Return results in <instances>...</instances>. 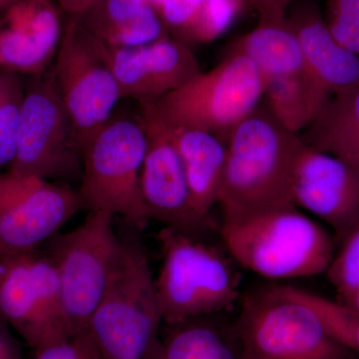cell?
Listing matches in <instances>:
<instances>
[{"label": "cell", "instance_id": "cell-13", "mask_svg": "<svg viewBox=\"0 0 359 359\" xmlns=\"http://www.w3.org/2000/svg\"><path fill=\"white\" fill-rule=\"evenodd\" d=\"M140 117L147 147L141 171V193L149 219L192 237L219 231L214 219L202 218L193 207L185 169L169 125L154 104H141Z\"/></svg>", "mask_w": 359, "mask_h": 359}, {"label": "cell", "instance_id": "cell-30", "mask_svg": "<svg viewBox=\"0 0 359 359\" xmlns=\"http://www.w3.org/2000/svg\"><path fill=\"white\" fill-rule=\"evenodd\" d=\"M34 359H101L87 332L37 351Z\"/></svg>", "mask_w": 359, "mask_h": 359}, {"label": "cell", "instance_id": "cell-31", "mask_svg": "<svg viewBox=\"0 0 359 359\" xmlns=\"http://www.w3.org/2000/svg\"><path fill=\"white\" fill-rule=\"evenodd\" d=\"M294 0H250V6L259 13V22L280 23L285 21L287 11Z\"/></svg>", "mask_w": 359, "mask_h": 359}, {"label": "cell", "instance_id": "cell-23", "mask_svg": "<svg viewBox=\"0 0 359 359\" xmlns=\"http://www.w3.org/2000/svg\"><path fill=\"white\" fill-rule=\"evenodd\" d=\"M170 327L149 359H238V348L212 325L192 320Z\"/></svg>", "mask_w": 359, "mask_h": 359}, {"label": "cell", "instance_id": "cell-11", "mask_svg": "<svg viewBox=\"0 0 359 359\" xmlns=\"http://www.w3.org/2000/svg\"><path fill=\"white\" fill-rule=\"evenodd\" d=\"M0 314L36 353L72 339L57 269L48 254L0 255Z\"/></svg>", "mask_w": 359, "mask_h": 359}, {"label": "cell", "instance_id": "cell-33", "mask_svg": "<svg viewBox=\"0 0 359 359\" xmlns=\"http://www.w3.org/2000/svg\"><path fill=\"white\" fill-rule=\"evenodd\" d=\"M57 6L73 18L83 15L90 9L93 8L101 0H54Z\"/></svg>", "mask_w": 359, "mask_h": 359}, {"label": "cell", "instance_id": "cell-14", "mask_svg": "<svg viewBox=\"0 0 359 359\" xmlns=\"http://www.w3.org/2000/svg\"><path fill=\"white\" fill-rule=\"evenodd\" d=\"M294 205L330 224L339 240L359 226V176L346 163L304 142L292 178Z\"/></svg>", "mask_w": 359, "mask_h": 359}, {"label": "cell", "instance_id": "cell-24", "mask_svg": "<svg viewBox=\"0 0 359 359\" xmlns=\"http://www.w3.org/2000/svg\"><path fill=\"white\" fill-rule=\"evenodd\" d=\"M290 294L304 302L320 316L328 332L342 346L359 354V313L327 297L297 289L285 287Z\"/></svg>", "mask_w": 359, "mask_h": 359}, {"label": "cell", "instance_id": "cell-8", "mask_svg": "<svg viewBox=\"0 0 359 359\" xmlns=\"http://www.w3.org/2000/svg\"><path fill=\"white\" fill-rule=\"evenodd\" d=\"M53 74L80 153L113 118L122 100L109 46L73 18L63 29Z\"/></svg>", "mask_w": 359, "mask_h": 359}, {"label": "cell", "instance_id": "cell-7", "mask_svg": "<svg viewBox=\"0 0 359 359\" xmlns=\"http://www.w3.org/2000/svg\"><path fill=\"white\" fill-rule=\"evenodd\" d=\"M266 82L245 56L226 54L219 65L195 76L154 104L172 127L203 130L226 144L233 130L257 109Z\"/></svg>", "mask_w": 359, "mask_h": 359}, {"label": "cell", "instance_id": "cell-27", "mask_svg": "<svg viewBox=\"0 0 359 359\" xmlns=\"http://www.w3.org/2000/svg\"><path fill=\"white\" fill-rule=\"evenodd\" d=\"M323 16L337 41L359 56V0H327Z\"/></svg>", "mask_w": 359, "mask_h": 359}, {"label": "cell", "instance_id": "cell-29", "mask_svg": "<svg viewBox=\"0 0 359 359\" xmlns=\"http://www.w3.org/2000/svg\"><path fill=\"white\" fill-rule=\"evenodd\" d=\"M205 0H161L157 11L167 29L184 41L197 20Z\"/></svg>", "mask_w": 359, "mask_h": 359}, {"label": "cell", "instance_id": "cell-36", "mask_svg": "<svg viewBox=\"0 0 359 359\" xmlns=\"http://www.w3.org/2000/svg\"><path fill=\"white\" fill-rule=\"evenodd\" d=\"M245 7L250 6V0H240Z\"/></svg>", "mask_w": 359, "mask_h": 359}, {"label": "cell", "instance_id": "cell-10", "mask_svg": "<svg viewBox=\"0 0 359 359\" xmlns=\"http://www.w3.org/2000/svg\"><path fill=\"white\" fill-rule=\"evenodd\" d=\"M7 171L62 183L81 179V153L53 70L33 76L25 88L15 157Z\"/></svg>", "mask_w": 359, "mask_h": 359}, {"label": "cell", "instance_id": "cell-25", "mask_svg": "<svg viewBox=\"0 0 359 359\" xmlns=\"http://www.w3.org/2000/svg\"><path fill=\"white\" fill-rule=\"evenodd\" d=\"M23 94L18 75L0 72V172L15 157Z\"/></svg>", "mask_w": 359, "mask_h": 359}, {"label": "cell", "instance_id": "cell-19", "mask_svg": "<svg viewBox=\"0 0 359 359\" xmlns=\"http://www.w3.org/2000/svg\"><path fill=\"white\" fill-rule=\"evenodd\" d=\"M77 18L115 48L143 46L168 36L159 13L146 0H101Z\"/></svg>", "mask_w": 359, "mask_h": 359}, {"label": "cell", "instance_id": "cell-18", "mask_svg": "<svg viewBox=\"0 0 359 359\" xmlns=\"http://www.w3.org/2000/svg\"><path fill=\"white\" fill-rule=\"evenodd\" d=\"M190 189L194 209L202 218L212 219L218 204L226 162V144L203 130L170 126Z\"/></svg>", "mask_w": 359, "mask_h": 359}, {"label": "cell", "instance_id": "cell-6", "mask_svg": "<svg viewBox=\"0 0 359 359\" xmlns=\"http://www.w3.org/2000/svg\"><path fill=\"white\" fill-rule=\"evenodd\" d=\"M147 147L140 117H114L82 153L78 189L84 209L122 217L137 230L147 226L141 171Z\"/></svg>", "mask_w": 359, "mask_h": 359}, {"label": "cell", "instance_id": "cell-1", "mask_svg": "<svg viewBox=\"0 0 359 359\" xmlns=\"http://www.w3.org/2000/svg\"><path fill=\"white\" fill-rule=\"evenodd\" d=\"M304 141L256 110L226 142V162L218 204L224 219L295 205L292 170Z\"/></svg>", "mask_w": 359, "mask_h": 359}, {"label": "cell", "instance_id": "cell-22", "mask_svg": "<svg viewBox=\"0 0 359 359\" xmlns=\"http://www.w3.org/2000/svg\"><path fill=\"white\" fill-rule=\"evenodd\" d=\"M264 95L268 99L269 114L280 126L294 134L311 126L328 102L304 72L269 82Z\"/></svg>", "mask_w": 359, "mask_h": 359}, {"label": "cell", "instance_id": "cell-12", "mask_svg": "<svg viewBox=\"0 0 359 359\" xmlns=\"http://www.w3.org/2000/svg\"><path fill=\"white\" fill-rule=\"evenodd\" d=\"M82 209L68 183L0 172V255L39 250Z\"/></svg>", "mask_w": 359, "mask_h": 359}, {"label": "cell", "instance_id": "cell-5", "mask_svg": "<svg viewBox=\"0 0 359 359\" xmlns=\"http://www.w3.org/2000/svg\"><path fill=\"white\" fill-rule=\"evenodd\" d=\"M238 359H359L285 287L245 297L235 327Z\"/></svg>", "mask_w": 359, "mask_h": 359}, {"label": "cell", "instance_id": "cell-2", "mask_svg": "<svg viewBox=\"0 0 359 359\" xmlns=\"http://www.w3.org/2000/svg\"><path fill=\"white\" fill-rule=\"evenodd\" d=\"M219 233L236 262L273 280L321 275L334 257L327 231L297 205L224 219Z\"/></svg>", "mask_w": 359, "mask_h": 359}, {"label": "cell", "instance_id": "cell-20", "mask_svg": "<svg viewBox=\"0 0 359 359\" xmlns=\"http://www.w3.org/2000/svg\"><path fill=\"white\" fill-rule=\"evenodd\" d=\"M226 54L249 58L261 73L266 87L269 82L304 72L301 46L287 21L259 22L254 29L231 41Z\"/></svg>", "mask_w": 359, "mask_h": 359}, {"label": "cell", "instance_id": "cell-35", "mask_svg": "<svg viewBox=\"0 0 359 359\" xmlns=\"http://www.w3.org/2000/svg\"><path fill=\"white\" fill-rule=\"evenodd\" d=\"M146 1H147L149 4H151V6L154 7L156 11H157V8H158V6H159L161 0H146Z\"/></svg>", "mask_w": 359, "mask_h": 359}, {"label": "cell", "instance_id": "cell-15", "mask_svg": "<svg viewBox=\"0 0 359 359\" xmlns=\"http://www.w3.org/2000/svg\"><path fill=\"white\" fill-rule=\"evenodd\" d=\"M109 58L122 99L139 105L155 104L202 71L189 44L168 36L133 48L109 46Z\"/></svg>", "mask_w": 359, "mask_h": 359}, {"label": "cell", "instance_id": "cell-32", "mask_svg": "<svg viewBox=\"0 0 359 359\" xmlns=\"http://www.w3.org/2000/svg\"><path fill=\"white\" fill-rule=\"evenodd\" d=\"M0 359H23L22 351L13 328L0 314Z\"/></svg>", "mask_w": 359, "mask_h": 359}, {"label": "cell", "instance_id": "cell-9", "mask_svg": "<svg viewBox=\"0 0 359 359\" xmlns=\"http://www.w3.org/2000/svg\"><path fill=\"white\" fill-rule=\"evenodd\" d=\"M113 219L108 212H89L74 230L50 238L48 255L57 269L71 337L87 332L119 257L122 238Z\"/></svg>", "mask_w": 359, "mask_h": 359}, {"label": "cell", "instance_id": "cell-21", "mask_svg": "<svg viewBox=\"0 0 359 359\" xmlns=\"http://www.w3.org/2000/svg\"><path fill=\"white\" fill-rule=\"evenodd\" d=\"M309 127L306 143L339 158L359 176V81L332 97Z\"/></svg>", "mask_w": 359, "mask_h": 359}, {"label": "cell", "instance_id": "cell-3", "mask_svg": "<svg viewBox=\"0 0 359 359\" xmlns=\"http://www.w3.org/2000/svg\"><path fill=\"white\" fill-rule=\"evenodd\" d=\"M163 321L147 252L136 235L122 238L107 289L87 334L101 359H149Z\"/></svg>", "mask_w": 359, "mask_h": 359}, {"label": "cell", "instance_id": "cell-28", "mask_svg": "<svg viewBox=\"0 0 359 359\" xmlns=\"http://www.w3.org/2000/svg\"><path fill=\"white\" fill-rule=\"evenodd\" d=\"M327 275L339 295L359 289V226L342 242Z\"/></svg>", "mask_w": 359, "mask_h": 359}, {"label": "cell", "instance_id": "cell-17", "mask_svg": "<svg viewBox=\"0 0 359 359\" xmlns=\"http://www.w3.org/2000/svg\"><path fill=\"white\" fill-rule=\"evenodd\" d=\"M285 21L299 40L304 75L323 98L358 83L359 56L337 41L314 0H294Z\"/></svg>", "mask_w": 359, "mask_h": 359}, {"label": "cell", "instance_id": "cell-34", "mask_svg": "<svg viewBox=\"0 0 359 359\" xmlns=\"http://www.w3.org/2000/svg\"><path fill=\"white\" fill-rule=\"evenodd\" d=\"M15 1L16 0H0V11H4L7 6H11V4Z\"/></svg>", "mask_w": 359, "mask_h": 359}, {"label": "cell", "instance_id": "cell-4", "mask_svg": "<svg viewBox=\"0 0 359 359\" xmlns=\"http://www.w3.org/2000/svg\"><path fill=\"white\" fill-rule=\"evenodd\" d=\"M158 240L163 264L155 285L163 321L179 325L233 309L240 278L221 250L168 226Z\"/></svg>", "mask_w": 359, "mask_h": 359}, {"label": "cell", "instance_id": "cell-26", "mask_svg": "<svg viewBox=\"0 0 359 359\" xmlns=\"http://www.w3.org/2000/svg\"><path fill=\"white\" fill-rule=\"evenodd\" d=\"M245 8L240 0H205L184 42L210 43L221 37Z\"/></svg>", "mask_w": 359, "mask_h": 359}, {"label": "cell", "instance_id": "cell-16", "mask_svg": "<svg viewBox=\"0 0 359 359\" xmlns=\"http://www.w3.org/2000/svg\"><path fill=\"white\" fill-rule=\"evenodd\" d=\"M1 13L0 72L32 76L44 73L63 34L53 0H16Z\"/></svg>", "mask_w": 359, "mask_h": 359}]
</instances>
